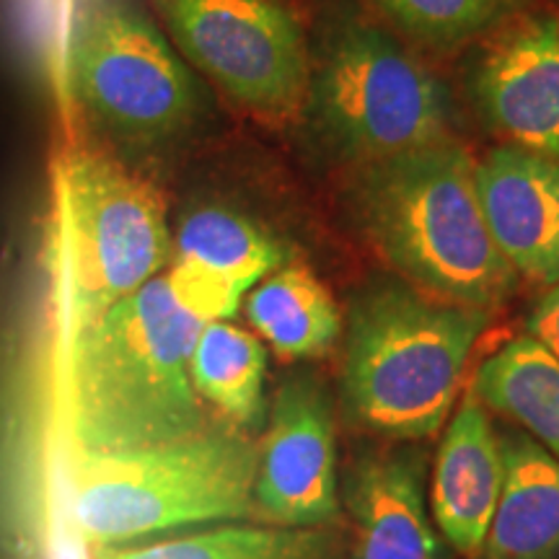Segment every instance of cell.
<instances>
[{"instance_id": "cell-1", "label": "cell", "mask_w": 559, "mask_h": 559, "mask_svg": "<svg viewBox=\"0 0 559 559\" xmlns=\"http://www.w3.org/2000/svg\"><path fill=\"white\" fill-rule=\"evenodd\" d=\"M205 321L153 277L62 353L68 436L79 456L166 443L207 428L190 358Z\"/></svg>"}, {"instance_id": "cell-2", "label": "cell", "mask_w": 559, "mask_h": 559, "mask_svg": "<svg viewBox=\"0 0 559 559\" xmlns=\"http://www.w3.org/2000/svg\"><path fill=\"white\" fill-rule=\"evenodd\" d=\"M355 215L417 290L481 311L513 296L519 275L489 234L477 164L461 145L440 140L368 160L355 181Z\"/></svg>"}, {"instance_id": "cell-3", "label": "cell", "mask_w": 559, "mask_h": 559, "mask_svg": "<svg viewBox=\"0 0 559 559\" xmlns=\"http://www.w3.org/2000/svg\"><path fill=\"white\" fill-rule=\"evenodd\" d=\"M489 311L381 283L349 313L342 386L353 417L396 440H423L449 423L466 362Z\"/></svg>"}, {"instance_id": "cell-4", "label": "cell", "mask_w": 559, "mask_h": 559, "mask_svg": "<svg viewBox=\"0 0 559 559\" xmlns=\"http://www.w3.org/2000/svg\"><path fill=\"white\" fill-rule=\"evenodd\" d=\"M156 187L120 160L73 151L55 171L50 275L62 353L171 257Z\"/></svg>"}, {"instance_id": "cell-5", "label": "cell", "mask_w": 559, "mask_h": 559, "mask_svg": "<svg viewBox=\"0 0 559 559\" xmlns=\"http://www.w3.org/2000/svg\"><path fill=\"white\" fill-rule=\"evenodd\" d=\"M260 449L249 436L202 428L143 449L79 456L70 477V513L83 539L128 544L192 523L254 513Z\"/></svg>"}, {"instance_id": "cell-6", "label": "cell", "mask_w": 559, "mask_h": 559, "mask_svg": "<svg viewBox=\"0 0 559 559\" xmlns=\"http://www.w3.org/2000/svg\"><path fill=\"white\" fill-rule=\"evenodd\" d=\"M309 94L321 128L353 156L373 160L445 140V88L370 26H349L332 41Z\"/></svg>"}, {"instance_id": "cell-7", "label": "cell", "mask_w": 559, "mask_h": 559, "mask_svg": "<svg viewBox=\"0 0 559 559\" xmlns=\"http://www.w3.org/2000/svg\"><path fill=\"white\" fill-rule=\"evenodd\" d=\"M68 68L83 107L124 138L171 135L198 107L190 73L156 26L124 0L91 5Z\"/></svg>"}, {"instance_id": "cell-8", "label": "cell", "mask_w": 559, "mask_h": 559, "mask_svg": "<svg viewBox=\"0 0 559 559\" xmlns=\"http://www.w3.org/2000/svg\"><path fill=\"white\" fill-rule=\"evenodd\" d=\"M194 66L264 117L298 109L309 91V55L298 21L275 0H156Z\"/></svg>"}, {"instance_id": "cell-9", "label": "cell", "mask_w": 559, "mask_h": 559, "mask_svg": "<svg viewBox=\"0 0 559 559\" xmlns=\"http://www.w3.org/2000/svg\"><path fill=\"white\" fill-rule=\"evenodd\" d=\"M254 510L270 523L324 528L340 515L337 445L332 407L313 381L277 391L260 451Z\"/></svg>"}, {"instance_id": "cell-10", "label": "cell", "mask_w": 559, "mask_h": 559, "mask_svg": "<svg viewBox=\"0 0 559 559\" xmlns=\"http://www.w3.org/2000/svg\"><path fill=\"white\" fill-rule=\"evenodd\" d=\"M166 283L200 321H228L243 296L285 262V251L262 226L230 207L205 205L179 223Z\"/></svg>"}, {"instance_id": "cell-11", "label": "cell", "mask_w": 559, "mask_h": 559, "mask_svg": "<svg viewBox=\"0 0 559 559\" xmlns=\"http://www.w3.org/2000/svg\"><path fill=\"white\" fill-rule=\"evenodd\" d=\"M477 190L500 254L534 283L559 285V164L502 145L477 164Z\"/></svg>"}, {"instance_id": "cell-12", "label": "cell", "mask_w": 559, "mask_h": 559, "mask_svg": "<svg viewBox=\"0 0 559 559\" xmlns=\"http://www.w3.org/2000/svg\"><path fill=\"white\" fill-rule=\"evenodd\" d=\"M485 117L519 148L559 164V24L534 19L506 34L477 73Z\"/></svg>"}, {"instance_id": "cell-13", "label": "cell", "mask_w": 559, "mask_h": 559, "mask_svg": "<svg viewBox=\"0 0 559 559\" xmlns=\"http://www.w3.org/2000/svg\"><path fill=\"white\" fill-rule=\"evenodd\" d=\"M502 489V440L469 386L445 423L432 472L430 508L443 539L464 557L485 547Z\"/></svg>"}, {"instance_id": "cell-14", "label": "cell", "mask_w": 559, "mask_h": 559, "mask_svg": "<svg viewBox=\"0 0 559 559\" xmlns=\"http://www.w3.org/2000/svg\"><path fill=\"white\" fill-rule=\"evenodd\" d=\"M345 498L355 523L353 559H443L415 451L368 453L349 474Z\"/></svg>"}, {"instance_id": "cell-15", "label": "cell", "mask_w": 559, "mask_h": 559, "mask_svg": "<svg viewBox=\"0 0 559 559\" xmlns=\"http://www.w3.org/2000/svg\"><path fill=\"white\" fill-rule=\"evenodd\" d=\"M502 440V489L479 559H559V459L526 432Z\"/></svg>"}, {"instance_id": "cell-16", "label": "cell", "mask_w": 559, "mask_h": 559, "mask_svg": "<svg viewBox=\"0 0 559 559\" xmlns=\"http://www.w3.org/2000/svg\"><path fill=\"white\" fill-rule=\"evenodd\" d=\"M472 389L559 459V358L549 347L531 334L513 337L481 360Z\"/></svg>"}, {"instance_id": "cell-17", "label": "cell", "mask_w": 559, "mask_h": 559, "mask_svg": "<svg viewBox=\"0 0 559 559\" xmlns=\"http://www.w3.org/2000/svg\"><path fill=\"white\" fill-rule=\"evenodd\" d=\"M247 319L280 358L300 360L326 353L342 332L330 290L304 267L264 277L247 298Z\"/></svg>"}, {"instance_id": "cell-18", "label": "cell", "mask_w": 559, "mask_h": 559, "mask_svg": "<svg viewBox=\"0 0 559 559\" xmlns=\"http://www.w3.org/2000/svg\"><path fill=\"white\" fill-rule=\"evenodd\" d=\"M96 559H337V542L324 528L226 523L135 547H102Z\"/></svg>"}, {"instance_id": "cell-19", "label": "cell", "mask_w": 559, "mask_h": 559, "mask_svg": "<svg viewBox=\"0 0 559 559\" xmlns=\"http://www.w3.org/2000/svg\"><path fill=\"white\" fill-rule=\"evenodd\" d=\"M264 366L267 355L254 334L230 321H207L194 342L190 379L202 402L251 428L264 409Z\"/></svg>"}, {"instance_id": "cell-20", "label": "cell", "mask_w": 559, "mask_h": 559, "mask_svg": "<svg viewBox=\"0 0 559 559\" xmlns=\"http://www.w3.org/2000/svg\"><path fill=\"white\" fill-rule=\"evenodd\" d=\"M412 37L430 45H461L487 32L513 0H373Z\"/></svg>"}, {"instance_id": "cell-21", "label": "cell", "mask_w": 559, "mask_h": 559, "mask_svg": "<svg viewBox=\"0 0 559 559\" xmlns=\"http://www.w3.org/2000/svg\"><path fill=\"white\" fill-rule=\"evenodd\" d=\"M528 334L559 358V285L544 293L534 306L528 317Z\"/></svg>"}]
</instances>
